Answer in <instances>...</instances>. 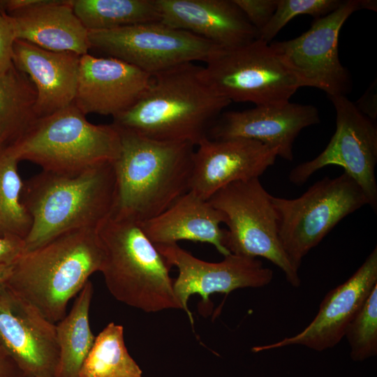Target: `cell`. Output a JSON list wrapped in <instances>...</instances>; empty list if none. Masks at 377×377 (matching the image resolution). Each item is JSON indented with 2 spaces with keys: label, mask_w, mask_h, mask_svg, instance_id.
<instances>
[{
  "label": "cell",
  "mask_w": 377,
  "mask_h": 377,
  "mask_svg": "<svg viewBox=\"0 0 377 377\" xmlns=\"http://www.w3.org/2000/svg\"><path fill=\"white\" fill-rule=\"evenodd\" d=\"M142 371L129 354L124 327L108 323L95 337L80 371V377H142Z\"/></svg>",
  "instance_id": "cell-26"
},
{
  "label": "cell",
  "mask_w": 377,
  "mask_h": 377,
  "mask_svg": "<svg viewBox=\"0 0 377 377\" xmlns=\"http://www.w3.org/2000/svg\"><path fill=\"white\" fill-rule=\"evenodd\" d=\"M230 103L208 84L202 66L188 63L151 75L140 98L112 124L149 139L196 147Z\"/></svg>",
  "instance_id": "cell-1"
},
{
  "label": "cell",
  "mask_w": 377,
  "mask_h": 377,
  "mask_svg": "<svg viewBox=\"0 0 377 377\" xmlns=\"http://www.w3.org/2000/svg\"><path fill=\"white\" fill-rule=\"evenodd\" d=\"M150 77L117 58L81 55L73 103L85 115L96 113L114 118L140 98Z\"/></svg>",
  "instance_id": "cell-18"
},
{
  "label": "cell",
  "mask_w": 377,
  "mask_h": 377,
  "mask_svg": "<svg viewBox=\"0 0 377 377\" xmlns=\"http://www.w3.org/2000/svg\"><path fill=\"white\" fill-rule=\"evenodd\" d=\"M24 251V239L16 236H0V264H10Z\"/></svg>",
  "instance_id": "cell-32"
},
{
  "label": "cell",
  "mask_w": 377,
  "mask_h": 377,
  "mask_svg": "<svg viewBox=\"0 0 377 377\" xmlns=\"http://www.w3.org/2000/svg\"><path fill=\"white\" fill-rule=\"evenodd\" d=\"M258 33L267 25L276 7L277 0H233ZM259 38V37H258Z\"/></svg>",
  "instance_id": "cell-30"
},
{
  "label": "cell",
  "mask_w": 377,
  "mask_h": 377,
  "mask_svg": "<svg viewBox=\"0 0 377 377\" xmlns=\"http://www.w3.org/2000/svg\"><path fill=\"white\" fill-rule=\"evenodd\" d=\"M377 1L375 0H360V9L376 11Z\"/></svg>",
  "instance_id": "cell-36"
},
{
  "label": "cell",
  "mask_w": 377,
  "mask_h": 377,
  "mask_svg": "<svg viewBox=\"0 0 377 377\" xmlns=\"http://www.w3.org/2000/svg\"><path fill=\"white\" fill-rule=\"evenodd\" d=\"M71 3L75 15L88 31L160 20L154 0H71Z\"/></svg>",
  "instance_id": "cell-25"
},
{
  "label": "cell",
  "mask_w": 377,
  "mask_h": 377,
  "mask_svg": "<svg viewBox=\"0 0 377 377\" xmlns=\"http://www.w3.org/2000/svg\"><path fill=\"white\" fill-rule=\"evenodd\" d=\"M281 245L299 269L302 259L348 214L368 205L358 184L347 174L326 177L301 196H272Z\"/></svg>",
  "instance_id": "cell-7"
},
{
  "label": "cell",
  "mask_w": 377,
  "mask_h": 377,
  "mask_svg": "<svg viewBox=\"0 0 377 377\" xmlns=\"http://www.w3.org/2000/svg\"><path fill=\"white\" fill-rule=\"evenodd\" d=\"M336 111V130L325 149L316 158L295 166L288 178L301 186L327 165L342 167L377 209V128L346 96H330Z\"/></svg>",
  "instance_id": "cell-12"
},
{
  "label": "cell",
  "mask_w": 377,
  "mask_h": 377,
  "mask_svg": "<svg viewBox=\"0 0 377 377\" xmlns=\"http://www.w3.org/2000/svg\"><path fill=\"white\" fill-rule=\"evenodd\" d=\"M8 14L16 39L50 51L88 53V30L75 15L71 0H31Z\"/></svg>",
  "instance_id": "cell-21"
},
{
  "label": "cell",
  "mask_w": 377,
  "mask_h": 377,
  "mask_svg": "<svg viewBox=\"0 0 377 377\" xmlns=\"http://www.w3.org/2000/svg\"><path fill=\"white\" fill-rule=\"evenodd\" d=\"M0 343L23 377L54 376L56 323L7 286L0 288Z\"/></svg>",
  "instance_id": "cell-14"
},
{
  "label": "cell",
  "mask_w": 377,
  "mask_h": 377,
  "mask_svg": "<svg viewBox=\"0 0 377 377\" xmlns=\"http://www.w3.org/2000/svg\"><path fill=\"white\" fill-rule=\"evenodd\" d=\"M35 86L14 64L0 77V142L6 147L19 140L38 119Z\"/></svg>",
  "instance_id": "cell-24"
},
{
  "label": "cell",
  "mask_w": 377,
  "mask_h": 377,
  "mask_svg": "<svg viewBox=\"0 0 377 377\" xmlns=\"http://www.w3.org/2000/svg\"><path fill=\"white\" fill-rule=\"evenodd\" d=\"M320 122L312 105L290 103L256 105L243 111L222 112L211 127L208 138H242L258 141L278 150V156L291 161L293 146L300 131Z\"/></svg>",
  "instance_id": "cell-16"
},
{
  "label": "cell",
  "mask_w": 377,
  "mask_h": 377,
  "mask_svg": "<svg viewBox=\"0 0 377 377\" xmlns=\"http://www.w3.org/2000/svg\"><path fill=\"white\" fill-rule=\"evenodd\" d=\"M6 148V147L0 142V154Z\"/></svg>",
  "instance_id": "cell-37"
},
{
  "label": "cell",
  "mask_w": 377,
  "mask_h": 377,
  "mask_svg": "<svg viewBox=\"0 0 377 377\" xmlns=\"http://www.w3.org/2000/svg\"><path fill=\"white\" fill-rule=\"evenodd\" d=\"M96 232L103 251L99 272L117 300L146 313L182 309L170 267L140 223L112 212Z\"/></svg>",
  "instance_id": "cell-5"
},
{
  "label": "cell",
  "mask_w": 377,
  "mask_h": 377,
  "mask_svg": "<svg viewBox=\"0 0 377 377\" xmlns=\"http://www.w3.org/2000/svg\"><path fill=\"white\" fill-rule=\"evenodd\" d=\"M350 357L362 362L377 355V285L346 327Z\"/></svg>",
  "instance_id": "cell-28"
},
{
  "label": "cell",
  "mask_w": 377,
  "mask_h": 377,
  "mask_svg": "<svg viewBox=\"0 0 377 377\" xmlns=\"http://www.w3.org/2000/svg\"><path fill=\"white\" fill-rule=\"evenodd\" d=\"M377 285V248L345 282L329 291L312 321L300 332L274 343L257 346L254 353L289 346H302L321 352L336 346L347 326Z\"/></svg>",
  "instance_id": "cell-15"
},
{
  "label": "cell",
  "mask_w": 377,
  "mask_h": 377,
  "mask_svg": "<svg viewBox=\"0 0 377 377\" xmlns=\"http://www.w3.org/2000/svg\"><path fill=\"white\" fill-rule=\"evenodd\" d=\"M18 161L9 147L0 154V236L24 239L31 219L21 201L23 183L17 172Z\"/></svg>",
  "instance_id": "cell-27"
},
{
  "label": "cell",
  "mask_w": 377,
  "mask_h": 377,
  "mask_svg": "<svg viewBox=\"0 0 377 377\" xmlns=\"http://www.w3.org/2000/svg\"><path fill=\"white\" fill-rule=\"evenodd\" d=\"M13 263L0 264V288L7 286L11 276Z\"/></svg>",
  "instance_id": "cell-35"
},
{
  "label": "cell",
  "mask_w": 377,
  "mask_h": 377,
  "mask_svg": "<svg viewBox=\"0 0 377 377\" xmlns=\"http://www.w3.org/2000/svg\"><path fill=\"white\" fill-rule=\"evenodd\" d=\"M376 82L363 94L358 101V104H355L357 109L370 119H375L377 116Z\"/></svg>",
  "instance_id": "cell-33"
},
{
  "label": "cell",
  "mask_w": 377,
  "mask_h": 377,
  "mask_svg": "<svg viewBox=\"0 0 377 377\" xmlns=\"http://www.w3.org/2000/svg\"><path fill=\"white\" fill-rule=\"evenodd\" d=\"M196 147L190 191L207 200L231 183L259 178L278 156L276 149L242 138H207Z\"/></svg>",
  "instance_id": "cell-17"
},
{
  "label": "cell",
  "mask_w": 377,
  "mask_h": 377,
  "mask_svg": "<svg viewBox=\"0 0 377 377\" xmlns=\"http://www.w3.org/2000/svg\"><path fill=\"white\" fill-rule=\"evenodd\" d=\"M159 22L231 49L259 37L233 0H154Z\"/></svg>",
  "instance_id": "cell-19"
},
{
  "label": "cell",
  "mask_w": 377,
  "mask_h": 377,
  "mask_svg": "<svg viewBox=\"0 0 377 377\" xmlns=\"http://www.w3.org/2000/svg\"><path fill=\"white\" fill-rule=\"evenodd\" d=\"M16 40L11 17L0 2V77L13 65V45Z\"/></svg>",
  "instance_id": "cell-31"
},
{
  "label": "cell",
  "mask_w": 377,
  "mask_h": 377,
  "mask_svg": "<svg viewBox=\"0 0 377 377\" xmlns=\"http://www.w3.org/2000/svg\"><path fill=\"white\" fill-rule=\"evenodd\" d=\"M90 48L124 61L149 75L195 61L207 63L219 47L161 22L88 31Z\"/></svg>",
  "instance_id": "cell-10"
},
{
  "label": "cell",
  "mask_w": 377,
  "mask_h": 377,
  "mask_svg": "<svg viewBox=\"0 0 377 377\" xmlns=\"http://www.w3.org/2000/svg\"><path fill=\"white\" fill-rule=\"evenodd\" d=\"M155 246L168 265L178 269L173 289L191 325L194 320L188 302L192 295H200L207 304L214 293L227 295L239 288H262L273 279V271L256 258L230 253L220 262L210 263L193 256L177 244Z\"/></svg>",
  "instance_id": "cell-13"
},
{
  "label": "cell",
  "mask_w": 377,
  "mask_h": 377,
  "mask_svg": "<svg viewBox=\"0 0 377 377\" xmlns=\"http://www.w3.org/2000/svg\"><path fill=\"white\" fill-rule=\"evenodd\" d=\"M102 258L96 229L73 230L24 251L6 286L57 323L68 302L100 271Z\"/></svg>",
  "instance_id": "cell-4"
},
{
  "label": "cell",
  "mask_w": 377,
  "mask_h": 377,
  "mask_svg": "<svg viewBox=\"0 0 377 377\" xmlns=\"http://www.w3.org/2000/svg\"><path fill=\"white\" fill-rule=\"evenodd\" d=\"M360 9V0L343 1L328 15L314 19L297 38L269 43L298 81L300 87H315L328 97L346 96L352 88L350 74L339 57L341 29Z\"/></svg>",
  "instance_id": "cell-11"
},
{
  "label": "cell",
  "mask_w": 377,
  "mask_h": 377,
  "mask_svg": "<svg viewBox=\"0 0 377 377\" xmlns=\"http://www.w3.org/2000/svg\"><path fill=\"white\" fill-rule=\"evenodd\" d=\"M272 198L259 178H255L231 183L207 200L224 216L228 226L225 244L231 253L267 259L297 288L301 284L298 269L281 245Z\"/></svg>",
  "instance_id": "cell-8"
},
{
  "label": "cell",
  "mask_w": 377,
  "mask_h": 377,
  "mask_svg": "<svg viewBox=\"0 0 377 377\" xmlns=\"http://www.w3.org/2000/svg\"><path fill=\"white\" fill-rule=\"evenodd\" d=\"M339 0H277L276 10L259 38L267 43L272 40L287 23L300 15H309L314 19L325 16L337 8Z\"/></svg>",
  "instance_id": "cell-29"
},
{
  "label": "cell",
  "mask_w": 377,
  "mask_h": 377,
  "mask_svg": "<svg viewBox=\"0 0 377 377\" xmlns=\"http://www.w3.org/2000/svg\"><path fill=\"white\" fill-rule=\"evenodd\" d=\"M0 377H23L14 361L0 343Z\"/></svg>",
  "instance_id": "cell-34"
},
{
  "label": "cell",
  "mask_w": 377,
  "mask_h": 377,
  "mask_svg": "<svg viewBox=\"0 0 377 377\" xmlns=\"http://www.w3.org/2000/svg\"><path fill=\"white\" fill-rule=\"evenodd\" d=\"M80 55L47 50L16 39L13 63L35 86L37 118L48 116L73 103Z\"/></svg>",
  "instance_id": "cell-20"
},
{
  "label": "cell",
  "mask_w": 377,
  "mask_h": 377,
  "mask_svg": "<svg viewBox=\"0 0 377 377\" xmlns=\"http://www.w3.org/2000/svg\"><path fill=\"white\" fill-rule=\"evenodd\" d=\"M202 67L208 84L230 102L281 105L300 88L295 76L269 43L260 38L221 49Z\"/></svg>",
  "instance_id": "cell-9"
},
{
  "label": "cell",
  "mask_w": 377,
  "mask_h": 377,
  "mask_svg": "<svg viewBox=\"0 0 377 377\" xmlns=\"http://www.w3.org/2000/svg\"><path fill=\"white\" fill-rule=\"evenodd\" d=\"M94 288L90 281L77 294L70 312L56 323L59 361L54 377H80L95 337L89 325Z\"/></svg>",
  "instance_id": "cell-23"
},
{
  "label": "cell",
  "mask_w": 377,
  "mask_h": 377,
  "mask_svg": "<svg viewBox=\"0 0 377 377\" xmlns=\"http://www.w3.org/2000/svg\"><path fill=\"white\" fill-rule=\"evenodd\" d=\"M9 147L19 161L36 163L42 170L73 174L114 163L121 138L114 124H91L73 103L37 119Z\"/></svg>",
  "instance_id": "cell-6"
},
{
  "label": "cell",
  "mask_w": 377,
  "mask_h": 377,
  "mask_svg": "<svg viewBox=\"0 0 377 377\" xmlns=\"http://www.w3.org/2000/svg\"><path fill=\"white\" fill-rule=\"evenodd\" d=\"M117 128L121 147L113 163L116 195L112 212L142 223L191 190L195 147Z\"/></svg>",
  "instance_id": "cell-3"
},
{
  "label": "cell",
  "mask_w": 377,
  "mask_h": 377,
  "mask_svg": "<svg viewBox=\"0 0 377 377\" xmlns=\"http://www.w3.org/2000/svg\"><path fill=\"white\" fill-rule=\"evenodd\" d=\"M223 214L191 191L180 197L156 217L140 223L155 245L177 244L181 240L212 244L223 256L231 253L226 248Z\"/></svg>",
  "instance_id": "cell-22"
},
{
  "label": "cell",
  "mask_w": 377,
  "mask_h": 377,
  "mask_svg": "<svg viewBox=\"0 0 377 377\" xmlns=\"http://www.w3.org/2000/svg\"><path fill=\"white\" fill-rule=\"evenodd\" d=\"M22 194L31 219L24 251L73 230L97 229L114 209L113 163L73 174L42 170L23 184Z\"/></svg>",
  "instance_id": "cell-2"
}]
</instances>
